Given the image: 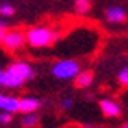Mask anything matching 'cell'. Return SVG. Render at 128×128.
I'll return each instance as SVG.
<instances>
[{
    "instance_id": "obj_11",
    "label": "cell",
    "mask_w": 128,
    "mask_h": 128,
    "mask_svg": "<svg viewBox=\"0 0 128 128\" xmlns=\"http://www.w3.org/2000/svg\"><path fill=\"white\" fill-rule=\"evenodd\" d=\"M92 2L90 0H75V12L80 15H85L86 12H90Z\"/></svg>"
},
{
    "instance_id": "obj_17",
    "label": "cell",
    "mask_w": 128,
    "mask_h": 128,
    "mask_svg": "<svg viewBox=\"0 0 128 128\" xmlns=\"http://www.w3.org/2000/svg\"><path fill=\"white\" fill-rule=\"evenodd\" d=\"M2 82H4V68H0V86H2Z\"/></svg>"
},
{
    "instance_id": "obj_18",
    "label": "cell",
    "mask_w": 128,
    "mask_h": 128,
    "mask_svg": "<svg viewBox=\"0 0 128 128\" xmlns=\"http://www.w3.org/2000/svg\"><path fill=\"white\" fill-rule=\"evenodd\" d=\"M123 128H128V122H126V125H125V126H123Z\"/></svg>"
},
{
    "instance_id": "obj_5",
    "label": "cell",
    "mask_w": 128,
    "mask_h": 128,
    "mask_svg": "<svg viewBox=\"0 0 128 128\" xmlns=\"http://www.w3.org/2000/svg\"><path fill=\"white\" fill-rule=\"evenodd\" d=\"M100 108H102V112H103L105 116H110V118L120 116V113H122L120 105L112 98H103L102 102H100Z\"/></svg>"
},
{
    "instance_id": "obj_2",
    "label": "cell",
    "mask_w": 128,
    "mask_h": 128,
    "mask_svg": "<svg viewBox=\"0 0 128 128\" xmlns=\"http://www.w3.org/2000/svg\"><path fill=\"white\" fill-rule=\"evenodd\" d=\"M57 38H58L57 30H52L50 27H43V25L32 27L25 33V40L32 48H45L48 45H52Z\"/></svg>"
},
{
    "instance_id": "obj_8",
    "label": "cell",
    "mask_w": 128,
    "mask_h": 128,
    "mask_svg": "<svg viewBox=\"0 0 128 128\" xmlns=\"http://www.w3.org/2000/svg\"><path fill=\"white\" fill-rule=\"evenodd\" d=\"M125 18H126V12L122 7L115 5V7H110L106 10V20L112 24H122V22H125Z\"/></svg>"
},
{
    "instance_id": "obj_3",
    "label": "cell",
    "mask_w": 128,
    "mask_h": 128,
    "mask_svg": "<svg viewBox=\"0 0 128 128\" xmlns=\"http://www.w3.org/2000/svg\"><path fill=\"white\" fill-rule=\"evenodd\" d=\"M80 72V65L75 60L65 58V60H58L52 66V75L58 80H72L75 78L76 73Z\"/></svg>"
},
{
    "instance_id": "obj_14",
    "label": "cell",
    "mask_w": 128,
    "mask_h": 128,
    "mask_svg": "<svg viewBox=\"0 0 128 128\" xmlns=\"http://www.w3.org/2000/svg\"><path fill=\"white\" fill-rule=\"evenodd\" d=\"M72 106H73V98H63L62 102H60V108L62 110H70Z\"/></svg>"
},
{
    "instance_id": "obj_9",
    "label": "cell",
    "mask_w": 128,
    "mask_h": 128,
    "mask_svg": "<svg viewBox=\"0 0 128 128\" xmlns=\"http://www.w3.org/2000/svg\"><path fill=\"white\" fill-rule=\"evenodd\" d=\"M73 80H75V85L78 88H86V86H90L93 83V72L92 70H80Z\"/></svg>"
},
{
    "instance_id": "obj_1",
    "label": "cell",
    "mask_w": 128,
    "mask_h": 128,
    "mask_svg": "<svg viewBox=\"0 0 128 128\" xmlns=\"http://www.w3.org/2000/svg\"><path fill=\"white\" fill-rule=\"evenodd\" d=\"M35 76V70L33 66L27 62H14L7 66V70H4V82H2V86L5 88H20L25 82L32 80Z\"/></svg>"
},
{
    "instance_id": "obj_15",
    "label": "cell",
    "mask_w": 128,
    "mask_h": 128,
    "mask_svg": "<svg viewBox=\"0 0 128 128\" xmlns=\"http://www.w3.org/2000/svg\"><path fill=\"white\" fill-rule=\"evenodd\" d=\"M12 122V113H7V112H0V125H7Z\"/></svg>"
},
{
    "instance_id": "obj_4",
    "label": "cell",
    "mask_w": 128,
    "mask_h": 128,
    "mask_svg": "<svg viewBox=\"0 0 128 128\" xmlns=\"http://www.w3.org/2000/svg\"><path fill=\"white\" fill-rule=\"evenodd\" d=\"M27 43L25 40V33L20 32V30H8V32H5L4 38L0 40V45L5 48V50H18L22 48Z\"/></svg>"
},
{
    "instance_id": "obj_6",
    "label": "cell",
    "mask_w": 128,
    "mask_h": 128,
    "mask_svg": "<svg viewBox=\"0 0 128 128\" xmlns=\"http://www.w3.org/2000/svg\"><path fill=\"white\" fill-rule=\"evenodd\" d=\"M40 105H42V102L37 96H24L18 100V112L32 113V112H37L40 108Z\"/></svg>"
},
{
    "instance_id": "obj_16",
    "label": "cell",
    "mask_w": 128,
    "mask_h": 128,
    "mask_svg": "<svg viewBox=\"0 0 128 128\" xmlns=\"http://www.w3.org/2000/svg\"><path fill=\"white\" fill-rule=\"evenodd\" d=\"M2 28H7V24H5V22H4V20H2V18H0V30H2Z\"/></svg>"
},
{
    "instance_id": "obj_13",
    "label": "cell",
    "mask_w": 128,
    "mask_h": 128,
    "mask_svg": "<svg viewBox=\"0 0 128 128\" xmlns=\"http://www.w3.org/2000/svg\"><path fill=\"white\" fill-rule=\"evenodd\" d=\"M118 82H120V85L128 86V65L123 66V68L120 70V73H118Z\"/></svg>"
},
{
    "instance_id": "obj_12",
    "label": "cell",
    "mask_w": 128,
    "mask_h": 128,
    "mask_svg": "<svg viewBox=\"0 0 128 128\" xmlns=\"http://www.w3.org/2000/svg\"><path fill=\"white\" fill-rule=\"evenodd\" d=\"M15 14V8L10 4H2L0 5V17H12Z\"/></svg>"
},
{
    "instance_id": "obj_7",
    "label": "cell",
    "mask_w": 128,
    "mask_h": 128,
    "mask_svg": "<svg viewBox=\"0 0 128 128\" xmlns=\"http://www.w3.org/2000/svg\"><path fill=\"white\" fill-rule=\"evenodd\" d=\"M0 110L14 115L15 112H18V98L12 95L0 93Z\"/></svg>"
},
{
    "instance_id": "obj_10",
    "label": "cell",
    "mask_w": 128,
    "mask_h": 128,
    "mask_svg": "<svg viewBox=\"0 0 128 128\" xmlns=\"http://www.w3.org/2000/svg\"><path fill=\"white\" fill-rule=\"evenodd\" d=\"M37 123H38V115H37V112L25 113L24 116H22V125H24L25 128H32V126H35Z\"/></svg>"
}]
</instances>
